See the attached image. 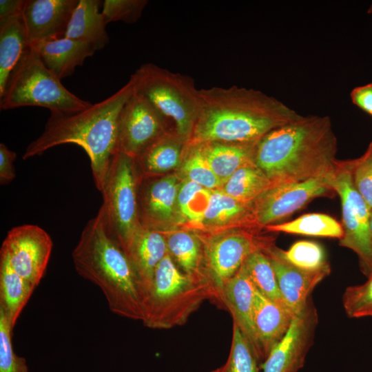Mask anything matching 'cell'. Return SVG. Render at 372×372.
<instances>
[{
	"label": "cell",
	"instance_id": "obj_1",
	"mask_svg": "<svg viewBox=\"0 0 372 372\" xmlns=\"http://www.w3.org/2000/svg\"><path fill=\"white\" fill-rule=\"evenodd\" d=\"M199 112L189 143L255 146L267 133L302 118L276 98L246 87L198 90Z\"/></svg>",
	"mask_w": 372,
	"mask_h": 372
},
{
	"label": "cell",
	"instance_id": "obj_2",
	"mask_svg": "<svg viewBox=\"0 0 372 372\" xmlns=\"http://www.w3.org/2000/svg\"><path fill=\"white\" fill-rule=\"evenodd\" d=\"M338 141L328 116H303L255 145L253 160L272 185L325 178L335 170Z\"/></svg>",
	"mask_w": 372,
	"mask_h": 372
},
{
	"label": "cell",
	"instance_id": "obj_3",
	"mask_svg": "<svg viewBox=\"0 0 372 372\" xmlns=\"http://www.w3.org/2000/svg\"><path fill=\"white\" fill-rule=\"evenodd\" d=\"M134 94L132 79L105 100L71 114L50 113L43 132L25 149L23 160L41 155L67 143L76 144L88 155L96 188L101 192L118 151V123L121 110Z\"/></svg>",
	"mask_w": 372,
	"mask_h": 372
},
{
	"label": "cell",
	"instance_id": "obj_4",
	"mask_svg": "<svg viewBox=\"0 0 372 372\" xmlns=\"http://www.w3.org/2000/svg\"><path fill=\"white\" fill-rule=\"evenodd\" d=\"M72 258L79 275L101 289L112 313L143 320L144 294L138 279L100 209L83 228Z\"/></svg>",
	"mask_w": 372,
	"mask_h": 372
},
{
	"label": "cell",
	"instance_id": "obj_5",
	"mask_svg": "<svg viewBox=\"0 0 372 372\" xmlns=\"http://www.w3.org/2000/svg\"><path fill=\"white\" fill-rule=\"evenodd\" d=\"M216 298L207 282L180 270L167 253L156 268L143 302V324L167 329L184 324L208 298Z\"/></svg>",
	"mask_w": 372,
	"mask_h": 372
},
{
	"label": "cell",
	"instance_id": "obj_6",
	"mask_svg": "<svg viewBox=\"0 0 372 372\" xmlns=\"http://www.w3.org/2000/svg\"><path fill=\"white\" fill-rule=\"evenodd\" d=\"M92 104L67 90L41 61L37 50L30 46L11 72L0 96L1 110L38 106L50 113L71 114Z\"/></svg>",
	"mask_w": 372,
	"mask_h": 372
},
{
	"label": "cell",
	"instance_id": "obj_7",
	"mask_svg": "<svg viewBox=\"0 0 372 372\" xmlns=\"http://www.w3.org/2000/svg\"><path fill=\"white\" fill-rule=\"evenodd\" d=\"M130 78L134 92L170 119L176 134L189 143L199 112L198 90L193 79L150 63L141 65Z\"/></svg>",
	"mask_w": 372,
	"mask_h": 372
},
{
	"label": "cell",
	"instance_id": "obj_8",
	"mask_svg": "<svg viewBox=\"0 0 372 372\" xmlns=\"http://www.w3.org/2000/svg\"><path fill=\"white\" fill-rule=\"evenodd\" d=\"M135 163L136 158L118 150L101 191L105 226L123 250L142 226Z\"/></svg>",
	"mask_w": 372,
	"mask_h": 372
},
{
	"label": "cell",
	"instance_id": "obj_9",
	"mask_svg": "<svg viewBox=\"0 0 372 372\" xmlns=\"http://www.w3.org/2000/svg\"><path fill=\"white\" fill-rule=\"evenodd\" d=\"M329 181L341 200L344 234L339 245L356 254L360 270L367 277L372 272L371 209L356 190L345 161H337Z\"/></svg>",
	"mask_w": 372,
	"mask_h": 372
},
{
	"label": "cell",
	"instance_id": "obj_10",
	"mask_svg": "<svg viewBox=\"0 0 372 372\" xmlns=\"http://www.w3.org/2000/svg\"><path fill=\"white\" fill-rule=\"evenodd\" d=\"M329 176L271 185L249 205L242 223L265 228L289 217L317 197L331 196L335 192Z\"/></svg>",
	"mask_w": 372,
	"mask_h": 372
},
{
	"label": "cell",
	"instance_id": "obj_11",
	"mask_svg": "<svg viewBox=\"0 0 372 372\" xmlns=\"http://www.w3.org/2000/svg\"><path fill=\"white\" fill-rule=\"evenodd\" d=\"M273 245L246 231H233L211 238L205 246L204 265L207 280L217 298L224 283L242 267L252 253Z\"/></svg>",
	"mask_w": 372,
	"mask_h": 372
},
{
	"label": "cell",
	"instance_id": "obj_12",
	"mask_svg": "<svg viewBox=\"0 0 372 372\" xmlns=\"http://www.w3.org/2000/svg\"><path fill=\"white\" fill-rule=\"evenodd\" d=\"M53 247L49 234L35 225L12 228L0 252L6 255L13 270L37 287L48 267Z\"/></svg>",
	"mask_w": 372,
	"mask_h": 372
},
{
	"label": "cell",
	"instance_id": "obj_13",
	"mask_svg": "<svg viewBox=\"0 0 372 372\" xmlns=\"http://www.w3.org/2000/svg\"><path fill=\"white\" fill-rule=\"evenodd\" d=\"M318 314L310 298L294 316L286 334L261 364L262 372H298L313 344Z\"/></svg>",
	"mask_w": 372,
	"mask_h": 372
},
{
	"label": "cell",
	"instance_id": "obj_14",
	"mask_svg": "<svg viewBox=\"0 0 372 372\" xmlns=\"http://www.w3.org/2000/svg\"><path fill=\"white\" fill-rule=\"evenodd\" d=\"M166 120L146 99L134 91L120 114L118 150L137 158L165 134Z\"/></svg>",
	"mask_w": 372,
	"mask_h": 372
},
{
	"label": "cell",
	"instance_id": "obj_15",
	"mask_svg": "<svg viewBox=\"0 0 372 372\" xmlns=\"http://www.w3.org/2000/svg\"><path fill=\"white\" fill-rule=\"evenodd\" d=\"M79 0H26L22 20L30 46L64 37Z\"/></svg>",
	"mask_w": 372,
	"mask_h": 372
},
{
	"label": "cell",
	"instance_id": "obj_16",
	"mask_svg": "<svg viewBox=\"0 0 372 372\" xmlns=\"http://www.w3.org/2000/svg\"><path fill=\"white\" fill-rule=\"evenodd\" d=\"M274 245L264 251L269 258L275 271L279 290L285 305L297 314L307 304L315 287L331 269L307 271L296 267L285 260Z\"/></svg>",
	"mask_w": 372,
	"mask_h": 372
},
{
	"label": "cell",
	"instance_id": "obj_17",
	"mask_svg": "<svg viewBox=\"0 0 372 372\" xmlns=\"http://www.w3.org/2000/svg\"><path fill=\"white\" fill-rule=\"evenodd\" d=\"M256 288L243 267L223 285L219 299L228 308L236 324L254 348L263 362L260 347L254 324V305Z\"/></svg>",
	"mask_w": 372,
	"mask_h": 372
},
{
	"label": "cell",
	"instance_id": "obj_18",
	"mask_svg": "<svg viewBox=\"0 0 372 372\" xmlns=\"http://www.w3.org/2000/svg\"><path fill=\"white\" fill-rule=\"evenodd\" d=\"M124 251L134 267L145 299L156 267L168 253L165 235L157 229L142 225Z\"/></svg>",
	"mask_w": 372,
	"mask_h": 372
},
{
	"label": "cell",
	"instance_id": "obj_19",
	"mask_svg": "<svg viewBox=\"0 0 372 372\" xmlns=\"http://www.w3.org/2000/svg\"><path fill=\"white\" fill-rule=\"evenodd\" d=\"M295 316L285 304L256 291L254 324L263 361L286 334Z\"/></svg>",
	"mask_w": 372,
	"mask_h": 372
},
{
	"label": "cell",
	"instance_id": "obj_20",
	"mask_svg": "<svg viewBox=\"0 0 372 372\" xmlns=\"http://www.w3.org/2000/svg\"><path fill=\"white\" fill-rule=\"evenodd\" d=\"M31 47L37 50L44 65L60 80L72 75L75 68L82 65L85 59L96 51L87 43L66 37Z\"/></svg>",
	"mask_w": 372,
	"mask_h": 372
},
{
	"label": "cell",
	"instance_id": "obj_21",
	"mask_svg": "<svg viewBox=\"0 0 372 372\" xmlns=\"http://www.w3.org/2000/svg\"><path fill=\"white\" fill-rule=\"evenodd\" d=\"M100 4L99 0H79L64 37L87 43L96 50L103 48L109 37L107 23L99 12Z\"/></svg>",
	"mask_w": 372,
	"mask_h": 372
},
{
	"label": "cell",
	"instance_id": "obj_22",
	"mask_svg": "<svg viewBox=\"0 0 372 372\" xmlns=\"http://www.w3.org/2000/svg\"><path fill=\"white\" fill-rule=\"evenodd\" d=\"M35 287L17 273L0 252V310L13 329Z\"/></svg>",
	"mask_w": 372,
	"mask_h": 372
},
{
	"label": "cell",
	"instance_id": "obj_23",
	"mask_svg": "<svg viewBox=\"0 0 372 372\" xmlns=\"http://www.w3.org/2000/svg\"><path fill=\"white\" fill-rule=\"evenodd\" d=\"M29 47L21 14L0 22V96Z\"/></svg>",
	"mask_w": 372,
	"mask_h": 372
},
{
	"label": "cell",
	"instance_id": "obj_24",
	"mask_svg": "<svg viewBox=\"0 0 372 372\" xmlns=\"http://www.w3.org/2000/svg\"><path fill=\"white\" fill-rule=\"evenodd\" d=\"M200 145L206 161L223 185L237 169L254 163L255 146L216 142Z\"/></svg>",
	"mask_w": 372,
	"mask_h": 372
},
{
	"label": "cell",
	"instance_id": "obj_25",
	"mask_svg": "<svg viewBox=\"0 0 372 372\" xmlns=\"http://www.w3.org/2000/svg\"><path fill=\"white\" fill-rule=\"evenodd\" d=\"M180 183L176 176H166L151 183L143 196L144 216L148 223L168 222L174 215Z\"/></svg>",
	"mask_w": 372,
	"mask_h": 372
},
{
	"label": "cell",
	"instance_id": "obj_26",
	"mask_svg": "<svg viewBox=\"0 0 372 372\" xmlns=\"http://www.w3.org/2000/svg\"><path fill=\"white\" fill-rule=\"evenodd\" d=\"M165 237L168 253L182 271L211 286L205 271L201 269V262L203 260L204 262L205 256L202 253L200 239L195 234L186 231H176L167 234Z\"/></svg>",
	"mask_w": 372,
	"mask_h": 372
},
{
	"label": "cell",
	"instance_id": "obj_27",
	"mask_svg": "<svg viewBox=\"0 0 372 372\" xmlns=\"http://www.w3.org/2000/svg\"><path fill=\"white\" fill-rule=\"evenodd\" d=\"M184 143L187 142L177 134L174 137H168L164 134L146 148L136 161L146 173L167 172L180 164Z\"/></svg>",
	"mask_w": 372,
	"mask_h": 372
},
{
	"label": "cell",
	"instance_id": "obj_28",
	"mask_svg": "<svg viewBox=\"0 0 372 372\" xmlns=\"http://www.w3.org/2000/svg\"><path fill=\"white\" fill-rule=\"evenodd\" d=\"M272 185L262 169L255 163L237 169L223 185V191L247 205H250L258 196Z\"/></svg>",
	"mask_w": 372,
	"mask_h": 372
},
{
	"label": "cell",
	"instance_id": "obj_29",
	"mask_svg": "<svg viewBox=\"0 0 372 372\" xmlns=\"http://www.w3.org/2000/svg\"><path fill=\"white\" fill-rule=\"evenodd\" d=\"M265 229L269 232L336 238L339 240L344 234L342 224L333 217L320 213L304 214L289 222L267 225Z\"/></svg>",
	"mask_w": 372,
	"mask_h": 372
},
{
	"label": "cell",
	"instance_id": "obj_30",
	"mask_svg": "<svg viewBox=\"0 0 372 372\" xmlns=\"http://www.w3.org/2000/svg\"><path fill=\"white\" fill-rule=\"evenodd\" d=\"M242 266L258 292L273 301L285 304L275 271L264 251L258 250L250 254Z\"/></svg>",
	"mask_w": 372,
	"mask_h": 372
},
{
	"label": "cell",
	"instance_id": "obj_31",
	"mask_svg": "<svg viewBox=\"0 0 372 372\" xmlns=\"http://www.w3.org/2000/svg\"><path fill=\"white\" fill-rule=\"evenodd\" d=\"M249 207V205L233 198L222 189H213L201 224L207 227H218L242 222Z\"/></svg>",
	"mask_w": 372,
	"mask_h": 372
},
{
	"label": "cell",
	"instance_id": "obj_32",
	"mask_svg": "<svg viewBox=\"0 0 372 372\" xmlns=\"http://www.w3.org/2000/svg\"><path fill=\"white\" fill-rule=\"evenodd\" d=\"M260 362L249 340L234 323L229 355L225 364L218 368V372H260Z\"/></svg>",
	"mask_w": 372,
	"mask_h": 372
},
{
	"label": "cell",
	"instance_id": "obj_33",
	"mask_svg": "<svg viewBox=\"0 0 372 372\" xmlns=\"http://www.w3.org/2000/svg\"><path fill=\"white\" fill-rule=\"evenodd\" d=\"M278 254L288 262L307 271L331 269L323 247L318 242L300 240L285 251L277 248Z\"/></svg>",
	"mask_w": 372,
	"mask_h": 372
},
{
	"label": "cell",
	"instance_id": "obj_34",
	"mask_svg": "<svg viewBox=\"0 0 372 372\" xmlns=\"http://www.w3.org/2000/svg\"><path fill=\"white\" fill-rule=\"evenodd\" d=\"M211 192V189L185 180L180 183L177 198V205L181 214L192 223H202Z\"/></svg>",
	"mask_w": 372,
	"mask_h": 372
},
{
	"label": "cell",
	"instance_id": "obj_35",
	"mask_svg": "<svg viewBox=\"0 0 372 372\" xmlns=\"http://www.w3.org/2000/svg\"><path fill=\"white\" fill-rule=\"evenodd\" d=\"M188 153L182 165V171L186 179L211 190L222 187V182L206 161L200 144L188 143Z\"/></svg>",
	"mask_w": 372,
	"mask_h": 372
},
{
	"label": "cell",
	"instance_id": "obj_36",
	"mask_svg": "<svg viewBox=\"0 0 372 372\" xmlns=\"http://www.w3.org/2000/svg\"><path fill=\"white\" fill-rule=\"evenodd\" d=\"M342 300L349 318L372 317V272L363 284L347 287Z\"/></svg>",
	"mask_w": 372,
	"mask_h": 372
},
{
	"label": "cell",
	"instance_id": "obj_37",
	"mask_svg": "<svg viewBox=\"0 0 372 372\" xmlns=\"http://www.w3.org/2000/svg\"><path fill=\"white\" fill-rule=\"evenodd\" d=\"M345 163L356 190L372 209V141L361 156Z\"/></svg>",
	"mask_w": 372,
	"mask_h": 372
},
{
	"label": "cell",
	"instance_id": "obj_38",
	"mask_svg": "<svg viewBox=\"0 0 372 372\" xmlns=\"http://www.w3.org/2000/svg\"><path fill=\"white\" fill-rule=\"evenodd\" d=\"M12 331L6 317L0 310V372H29L25 359L18 356L13 349Z\"/></svg>",
	"mask_w": 372,
	"mask_h": 372
},
{
	"label": "cell",
	"instance_id": "obj_39",
	"mask_svg": "<svg viewBox=\"0 0 372 372\" xmlns=\"http://www.w3.org/2000/svg\"><path fill=\"white\" fill-rule=\"evenodd\" d=\"M146 0H105L102 14L107 24L112 21L133 23L141 17Z\"/></svg>",
	"mask_w": 372,
	"mask_h": 372
},
{
	"label": "cell",
	"instance_id": "obj_40",
	"mask_svg": "<svg viewBox=\"0 0 372 372\" xmlns=\"http://www.w3.org/2000/svg\"><path fill=\"white\" fill-rule=\"evenodd\" d=\"M17 158L14 152L10 150L4 143L0 144V183L6 185L12 181L15 176L14 162Z\"/></svg>",
	"mask_w": 372,
	"mask_h": 372
},
{
	"label": "cell",
	"instance_id": "obj_41",
	"mask_svg": "<svg viewBox=\"0 0 372 372\" xmlns=\"http://www.w3.org/2000/svg\"><path fill=\"white\" fill-rule=\"evenodd\" d=\"M350 98L355 105L372 116V82L353 88Z\"/></svg>",
	"mask_w": 372,
	"mask_h": 372
},
{
	"label": "cell",
	"instance_id": "obj_42",
	"mask_svg": "<svg viewBox=\"0 0 372 372\" xmlns=\"http://www.w3.org/2000/svg\"><path fill=\"white\" fill-rule=\"evenodd\" d=\"M26 0H1L0 1V22L19 16Z\"/></svg>",
	"mask_w": 372,
	"mask_h": 372
},
{
	"label": "cell",
	"instance_id": "obj_43",
	"mask_svg": "<svg viewBox=\"0 0 372 372\" xmlns=\"http://www.w3.org/2000/svg\"><path fill=\"white\" fill-rule=\"evenodd\" d=\"M370 230H371V238H372V209L371 211V217H370Z\"/></svg>",
	"mask_w": 372,
	"mask_h": 372
},
{
	"label": "cell",
	"instance_id": "obj_44",
	"mask_svg": "<svg viewBox=\"0 0 372 372\" xmlns=\"http://www.w3.org/2000/svg\"><path fill=\"white\" fill-rule=\"evenodd\" d=\"M367 13L368 14H372V3L371 4V6L369 7L368 10H367Z\"/></svg>",
	"mask_w": 372,
	"mask_h": 372
},
{
	"label": "cell",
	"instance_id": "obj_45",
	"mask_svg": "<svg viewBox=\"0 0 372 372\" xmlns=\"http://www.w3.org/2000/svg\"><path fill=\"white\" fill-rule=\"evenodd\" d=\"M211 372H218V369H215L214 371H211Z\"/></svg>",
	"mask_w": 372,
	"mask_h": 372
}]
</instances>
